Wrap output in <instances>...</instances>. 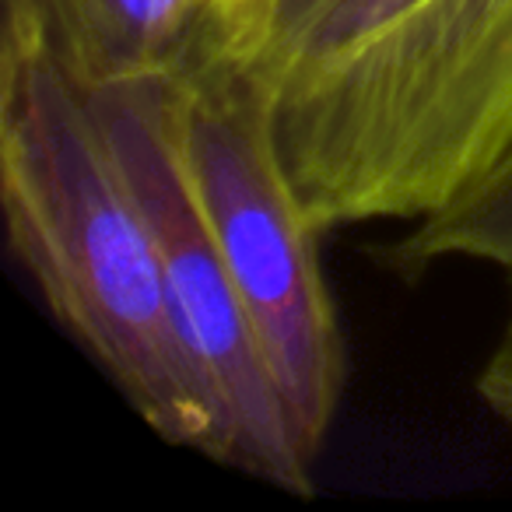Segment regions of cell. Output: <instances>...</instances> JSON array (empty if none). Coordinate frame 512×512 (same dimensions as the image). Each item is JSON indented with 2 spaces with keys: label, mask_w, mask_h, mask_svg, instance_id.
Masks as SVG:
<instances>
[{
  "label": "cell",
  "mask_w": 512,
  "mask_h": 512,
  "mask_svg": "<svg viewBox=\"0 0 512 512\" xmlns=\"http://www.w3.org/2000/svg\"><path fill=\"white\" fill-rule=\"evenodd\" d=\"M232 57L320 235L428 218L512 141V0H246Z\"/></svg>",
  "instance_id": "obj_1"
},
{
  "label": "cell",
  "mask_w": 512,
  "mask_h": 512,
  "mask_svg": "<svg viewBox=\"0 0 512 512\" xmlns=\"http://www.w3.org/2000/svg\"><path fill=\"white\" fill-rule=\"evenodd\" d=\"M0 197L11 249L67 337L158 439L228 467L225 411L176 330L155 232L92 99L8 22Z\"/></svg>",
  "instance_id": "obj_2"
},
{
  "label": "cell",
  "mask_w": 512,
  "mask_h": 512,
  "mask_svg": "<svg viewBox=\"0 0 512 512\" xmlns=\"http://www.w3.org/2000/svg\"><path fill=\"white\" fill-rule=\"evenodd\" d=\"M176 130L292 432L316 463L341 404L344 344L316 253L320 232L281 158L271 102L225 53L176 81Z\"/></svg>",
  "instance_id": "obj_3"
},
{
  "label": "cell",
  "mask_w": 512,
  "mask_h": 512,
  "mask_svg": "<svg viewBox=\"0 0 512 512\" xmlns=\"http://www.w3.org/2000/svg\"><path fill=\"white\" fill-rule=\"evenodd\" d=\"M85 95L151 221L179 337L225 411L232 435L228 467L292 495H309L313 463L295 439L285 400L186 172L176 81L148 78Z\"/></svg>",
  "instance_id": "obj_4"
},
{
  "label": "cell",
  "mask_w": 512,
  "mask_h": 512,
  "mask_svg": "<svg viewBox=\"0 0 512 512\" xmlns=\"http://www.w3.org/2000/svg\"><path fill=\"white\" fill-rule=\"evenodd\" d=\"M4 22L29 32L85 92L183 81L232 53L225 0H4Z\"/></svg>",
  "instance_id": "obj_5"
},
{
  "label": "cell",
  "mask_w": 512,
  "mask_h": 512,
  "mask_svg": "<svg viewBox=\"0 0 512 512\" xmlns=\"http://www.w3.org/2000/svg\"><path fill=\"white\" fill-rule=\"evenodd\" d=\"M449 260L498 267L512 278V141L467 190L442 211L414 221L390 249V264L407 278H421Z\"/></svg>",
  "instance_id": "obj_6"
},
{
  "label": "cell",
  "mask_w": 512,
  "mask_h": 512,
  "mask_svg": "<svg viewBox=\"0 0 512 512\" xmlns=\"http://www.w3.org/2000/svg\"><path fill=\"white\" fill-rule=\"evenodd\" d=\"M477 393H481L484 407L502 425L512 428V316L502 327V334H498L481 376H477Z\"/></svg>",
  "instance_id": "obj_7"
},
{
  "label": "cell",
  "mask_w": 512,
  "mask_h": 512,
  "mask_svg": "<svg viewBox=\"0 0 512 512\" xmlns=\"http://www.w3.org/2000/svg\"><path fill=\"white\" fill-rule=\"evenodd\" d=\"M228 4V18H232V36H235V22H239L242 8H246V0H225Z\"/></svg>",
  "instance_id": "obj_8"
}]
</instances>
